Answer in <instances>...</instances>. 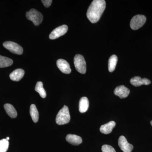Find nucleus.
Here are the masks:
<instances>
[{
  "label": "nucleus",
  "mask_w": 152,
  "mask_h": 152,
  "mask_svg": "<svg viewBox=\"0 0 152 152\" xmlns=\"http://www.w3.org/2000/svg\"><path fill=\"white\" fill-rule=\"evenodd\" d=\"M68 27L66 25H64L56 28L50 34L49 38L51 39H55L64 35L67 32Z\"/></svg>",
  "instance_id": "nucleus-7"
},
{
  "label": "nucleus",
  "mask_w": 152,
  "mask_h": 152,
  "mask_svg": "<svg viewBox=\"0 0 152 152\" xmlns=\"http://www.w3.org/2000/svg\"><path fill=\"white\" fill-rule=\"evenodd\" d=\"M119 146L124 152H131L132 151L133 146L128 142L124 136H121L118 141Z\"/></svg>",
  "instance_id": "nucleus-8"
},
{
  "label": "nucleus",
  "mask_w": 152,
  "mask_h": 152,
  "mask_svg": "<svg viewBox=\"0 0 152 152\" xmlns=\"http://www.w3.org/2000/svg\"><path fill=\"white\" fill-rule=\"evenodd\" d=\"M26 17L28 20L31 21L36 26L40 24L43 19L42 14L34 9H31L27 12Z\"/></svg>",
  "instance_id": "nucleus-3"
},
{
  "label": "nucleus",
  "mask_w": 152,
  "mask_h": 152,
  "mask_svg": "<svg viewBox=\"0 0 152 152\" xmlns=\"http://www.w3.org/2000/svg\"><path fill=\"white\" fill-rule=\"evenodd\" d=\"M102 150V152H116L113 147L107 145H103Z\"/></svg>",
  "instance_id": "nucleus-22"
},
{
  "label": "nucleus",
  "mask_w": 152,
  "mask_h": 152,
  "mask_svg": "<svg viewBox=\"0 0 152 152\" xmlns=\"http://www.w3.org/2000/svg\"><path fill=\"white\" fill-rule=\"evenodd\" d=\"M106 8V2L104 0H94L91 4L87 12V17L91 23H97Z\"/></svg>",
  "instance_id": "nucleus-1"
},
{
  "label": "nucleus",
  "mask_w": 152,
  "mask_h": 152,
  "mask_svg": "<svg viewBox=\"0 0 152 152\" xmlns=\"http://www.w3.org/2000/svg\"><path fill=\"white\" fill-rule=\"evenodd\" d=\"M66 140L74 145H78L82 142V139L80 136L69 134L66 137Z\"/></svg>",
  "instance_id": "nucleus-13"
},
{
  "label": "nucleus",
  "mask_w": 152,
  "mask_h": 152,
  "mask_svg": "<svg viewBox=\"0 0 152 152\" xmlns=\"http://www.w3.org/2000/svg\"><path fill=\"white\" fill-rule=\"evenodd\" d=\"M74 61L76 70L80 73H86V64L84 58L82 55H76L74 58Z\"/></svg>",
  "instance_id": "nucleus-4"
},
{
  "label": "nucleus",
  "mask_w": 152,
  "mask_h": 152,
  "mask_svg": "<svg viewBox=\"0 0 152 152\" xmlns=\"http://www.w3.org/2000/svg\"><path fill=\"white\" fill-rule=\"evenodd\" d=\"M35 90L39 94L41 97L45 98L46 97V92L44 88L42 82H38L37 83Z\"/></svg>",
  "instance_id": "nucleus-20"
},
{
  "label": "nucleus",
  "mask_w": 152,
  "mask_h": 152,
  "mask_svg": "<svg viewBox=\"0 0 152 152\" xmlns=\"http://www.w3.org/2000/svg\"><path fill=\"white\" fill-rule=\"evenodd\" d=\"M146 21V18L143 15H137L133 17L130 22V26L133 30H136L141 28Z\"/></svg>",
  "instance_id": "nucleus-5"
},
{
  "label": "nucleus",
  "mask_w": 152,
  "mask_h": 152,
  "mask_svg": "<svg viewBox=\"0 0 152 152\" xmlns=\"http://www.w3.org/2000/svg\"><path fill=\"white\" fill-rule=\"evenodd\" d=\"M57 66L60 70L63 73L69 74L72 72L69 64L66 60L63 59H59L57 60Z\"/></svg>",
  "instance_id": "nucleus-9"
},
{
  "label": "nucleus",
  "mask_w": 152,
  "mask_h": 152,
  "mask_svg": "<svg viewBox=\"0 0 152 152\" xmlns=\"http://www.w3.org/2000/svg\"><path fill=\"white\" fill-rule=\"evenodd\" d=\"M115 122L111 121L105 124L102 125L100 128V131L103 134H107L112 132L113 129L115 127Z\"/></svg>",
  "instance_id": "nucleus-14"
},
{
  "label": "nucleus",
  "mask_w": 152,
  "mask_h": 152,
  "mask_svg": "<svg viewBox=\"0 0 152 152\" xmlns=\"http://www.w3.org/2000/svg\"><path fill=\"white\" fill-rule=\"evenodd\" d=\"M130 83L134 86L139 87L143 85H149L151 81L145 78H141L140 77H135L131 79Z\"/></svg>",
  "instance_id": "nucleus-11"
},
{
  "label": "nucleus",
  "mask_w": 152,
  "mask_h": 152,
  "mask_svg": "<svg viewBox=\"0 0 152 152\" xmlns=\"http://www.w3.org/2000/svg\"><path fill=\"white\" fill-rule=\"evenodd\" d=\"M4 108L6 113L9 116L12 118H15L17 116V112L13 106L10 104H6L4 105Z\"/></svg>",
  "instance_id": "nucleus-16"
},
{
  "label": "nucleus",
  "mask_w": 152,
  "mask_h": 152,
  "mask_svg": "<svg viewBox=\"0 0 152 152\" xmlns=\"http://www.w3.org/2000/svg\"><path fill=\"white\" fill-rule=\"evenodd\" d=\"M129 93V89L124 86H118L114 90L115 94L119 97L121 99L126 98Z\"/></svg>",
  "instance_id": "nucleus-10"
},
{
  "label": "nucleus",
  "mask_w": 152,
  "mask_h": 152,
  "mask_svg": "<svg viewBox=\"0 0 152 152\" xmlns=\"http://www.w3.org/2000/svg\"><path fill=\"white\" fill-rule=\"evenodd\" d=\"M24 74V71L23 69H18L15 70L10 74V77L12 80L18 82L23 78Z\"/></svg>",
  "instance_id": "nucleus-12"
},
{
  "label": "nucleus",
  "mask_w": 152,
  "mask_h": 152,
  "mask_svg": "<svg viewBox=\"0 0 152 152\" xmlns=\"http://www.w3.org/2000/svg\"><path fill=\"white\" fill-rule=\"evenodd\" d=\"M71 117L67 106L64 105L57 114L56 122L58 125L66 124L69 122Z\"/></svg>",
  "instance_id": "nucleus-2"
},
{
  "label": "nucleus",
  "mask_w": 152,
  "mask_h": 152,
  "mask_svg": "<svg viewBox=\"0 0 152 152\" xmlns=\"http://www.w3.org/2000/svg\"><path fill=\"white\" fill-rule=\"evenodd\" d=\"M30 113L33 121L37 123L39 120V112L35 105L31 104L30 107Z\"/></svg>",
  "instance_id": "nucleus-18"
},
{
  "label": "nucleus",
  "mask_w": 152,
  "mask_h": 152,
  "mask_svg": "<svg viewBox=\"0 0 152 152\" xmlns=\"http://www.w3.org/2000/svg\"><path fill=\"white\" fill-rule=\"evenodd\" d=\"M88 99L86 97H83L79 102V111L81 113H84L88 110L89 107Z\"/></svg>",
  "instance_id": "nucleus-15"
},
{
  "label": "nucleus",
  "mask_w": 152,
  "mask_h": 152,
  "mask_svg": "<svg viewBox=\"0 0 152 152\" xmlns=\"http://www.w3.org/2000/svg\"><path fill=\"white\" fill-rule=\"evenodd\" d=\"M13 63L12 60L7 57L0 56V68L10 66Z\"/></svg>",
  "instance_id": "nucleus-19"
},
{
  "label": "nucleus",
  "mask_w": 152,
  "mask_h": 152,
  "mask_svg": "<svg viewBox=\"0 0 152 152\" xmlns=\"http://www.w3.org/2000/svg\"><path fill=\"white\" fill-rule=\"evenodd\" d=\"M42 2L45 7L48 8L51 5L53 1L52 0H42Z\"/></svg>",
  "instance_id": "nucleus-23"
},
{
  "label": "nucleus",
  "mask_w": 152,
  "mask_h": 152,
  "mask_svg": "<svg viewBox=\"0 0 152 152\" xmlns=\"http://www.w3.org/2000/svg\"><path fill=\"white\" fill-rule=\"evenodd\" d=\"M3 46L11 53L17 55H21L23 53V48L18 44L11 41L4 42Z\"/></svg>",
  "instance_id": "nucleus-6"
},
{
  "label": "nucleus",
  "mask_w": 152,
  "mask_h": 152,
  "mask_svg": "<svg viewBox=\"0 0 152 152\" xmlns=\"http://www.w3.org/2000/svg\"><path fill=\"white\" fill-rule=\"evenodd\" d=\"M9 142L6 139L0 140V152H6L8 149Z\"/></svg>",
  "instance_id": "nucleus-21"
},
{
  "label": "nucleus",
  "mask_w": 152,
  "mask_h": 152,
  "mask_svg": "<svg viewBox=\"0 0 152 152\" xmlns=\"http://www.w3.org/2000/svg\"><path fill=\"white\" fill-rule=\"evenodd\" d=\"M151 126H152V121H151Z\"/></svg>",
  "instance_id": "nucleus-25"
},
{
  "label": "nucleus",
  "mask_w": 152,
  "mask_h": 152,
  "mask_svg": "<svg viewBox=\"0 0 152 152\" xmlns=\"http://www.w3.org/2000/svg\"><path fill=\"white\" fill-rule=\"evenodd\" d=\"M118 57L116 55H113L110 57L108 61V69L110 72H113L115 69L117 62H118Z\"/></svg>",
  "instance_id": "nucleus-17"
},
{
  "label": "nucleus",
  "mask_w": 152,
  "mask_h": 152,
  "mask_svg": "<svg viewBox=\"0 0 152 152\" xmlns=\"http://www.w3.org/2000/svg\"><path fill=\"white\" fill-rule=\"evenodd\" d=\"M7 140H10V137H7V138H6Z\"/></svg>",
  "instance_id": "nucleus-24"
}]
</instances>
